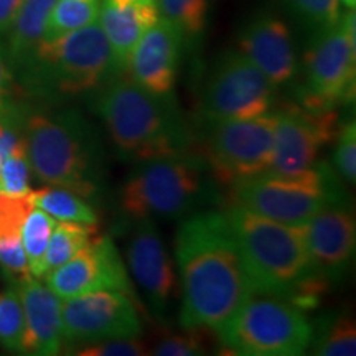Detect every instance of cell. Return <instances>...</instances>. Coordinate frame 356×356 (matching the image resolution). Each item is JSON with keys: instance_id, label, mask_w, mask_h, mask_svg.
I'll use <instances>...</instances> for the list:
<instances>
[{"instance_id": "obj_1", "label": "cell", "mask_w": 356, "mask_h": 356, "mask_svg": "<svg viewBox=\"0 0 356 356\" xmlns=\"http://www.w3.org/2000/svg\"><path fill=\"white\" fill-rule=\"evenodd\" d=\"M181 328L216 332L254 293L225 211L184 218L175 234Z\"/></svg>"}, {"instance_id": "obj_2", "label": "cell", "mask_w": 356, "mask_h": 356, "mask_svg": "<svg viewBox=\"0 0 356 356\" xmlns=\"http://www.w3.org/2000/svg\"><path fill=\"white\" fill-rule=\"evenodd\" d=\"M225 215L254 293L282 297L305 312L322 304L332 284L312 262L302 225H284L233 203Z\"/></svg>"}, {"instance_id": "obj_3", "label": "cell", "mask_w": 356, "mask_h": 356, "mask_svg": "<svg viewBox=\"0 0 356 356\" xmlns=\"http://www.w3.org/2000/svg\"><path fill=\"white\" fill-rule=\"evenodd\" d=\"M24 137L32 173L50 186L99 204L108 163L97 129L78 109H26Z\"/></svg>"}, {"instance_id": "obj_4", "label": "cell", "mask_w": 356, "mask_h": 356, "mask_svg": "<svg viewBox=\"0 0 356 356\" xmlns=\"http://www.w3.org/2000/svg\"><path fill=\"white\" fill-rule=\"evenodd\" d=\"M92 99V109L124 162L140 163L193 152V134L173 95H152L131 79H111Z\"/></svg>"}, {"instance_id": "obj_5", "label": "cell", "mask_w": 356, "mask_h": 356, "mask_svg": "<svg viewBox=\"0 0 356 356\" xmlns=\"http://www.w3.org/2000/svg\"><path fill=\"white\" fill-rule=\"evenodd\" d=\"M13 74L29 97L61 104L95 95L119 73L97 20L61 37L42 40Z\"/></svg>"}, {"instance_id": "obj_6", "label": "cell", "mask_w": 356, "mask_h": 356, "mask_svg": "<svg viewBox=\"0 0 356 356\" xmlns=\"http://www.w3.org/2000/svg\"><path fill=\"white\" fill-rule=\"evenodd\" d=\"M218 184L197 154L136 163L119 193L127 221L184 220L220 200Z\"/></svg>"}, {"instance_id": "obj_7", "label": "cell", "mask_w": 356, "mask_h": 356, "mask_svg": "<svg viewBox=\"0 0 356 356\" xmlns=\"http://www.w3.org/2000/svg\"><path fill=\"white\" fill-rule=\"evenodd\" d=\"M229 203L284 225H304L330 203L346 202L337 172L318 163L296 173L262 172L229 188Z\"/></svg>"}, {"instance_id": "obj_8", "label": "cell", "mask_w": 356, "mask_h": 356, "mask_svg": "<svg viewBox=\"0 0 356 356\" xmlns=\"http://www.w3.org/2000/svg\"><path fill=\"white\" fill-rule=\"evenodd\" d=\"M312 330L305 310L282 297L256 292L215 333L233 355L297 356L309 350Z\"/></svg>"}, {"instance_id": "obj_9", "label": "cell", "mask_w": 356, "mask_h": 356, "mask_svg": "<svg viewBox=\"0 0 356 356\" xmlns=\"http://www.w3.org/2000/svg\"><path fill=\"white\" fill-rule=\"evenodd\" d=\"M193 136V152L203 160L218 186L267 172L273 162L274 113L251 119H203Z\"/></svg>"}, {"instance_id": "obj_10", "label": "cell", "mask_w": 356, "mask_h": 356, "mask_svg": "<svg viewBox=\"0 0 356 356\" xmlns=\"http://www.w3.org/2000/svg\"><path fill=\"white\" fill-rule=\"evenodd\" d=\"M355 71V10L346 8L335 25L314 32L304 55V79L292 101L307 109H337L353 99Z\"/></svg>"}, {"instance_id": "obj_11", "label": "cell", "mask_w": 356, "mask_h": 356, "mask_svg": "<svg viewBox=\"0 0 356 356\" xmlns=\"http://www.w3.org/2000/svg\"><path fill=\"white\" fill-rule=\"evenodd\" d=\"M277 86L238 50L218 58L204 81L202 118L251 119L273 113Z\"/></svg>"}, {"instance_id": "obj_12", "label": "cell", "mask_w": 356, "mask_h": 356, "mask_svg": "<svg viewBox=\"0 0 356 356\" xmlns=\"http://www.w3.org/2000/svg\"><path fill=\"white\" fill-rule=\"evenodd\" d=\"M140 302L127 293L99 291L65 299L61 304V333L63 345L70 348L97 341L136 338L142 335L144 312Z\"/></svg>"}, {"instance_id": "obj_13", "label": "cell", "mask_w": 356, "mask_h": 356, "mask_svg": "<svg viewBox=\"0 0 356 356\" xmlns=\"http://www.w3.org/2000/svg\"><path fill=\"white\" fill-rule=\"evenodd\" d=\"M273 113L275 127L269 172L296 173L314 167L322 147L335 139L340 129L337 109H307L286 101Z\"/></svg>"}, {"instance_id": "obj_14", "label": "cell", "mask_w": 356, "mask_h": 356, "mask_svg": "<svg viewBox=\"0 0 356 356\" xmlns=\"http://www.w3.org/2000/svg\"><path fill=\"white\" fill-rule=\"evenodd\" d=\"M44 279L47 286L63 300L83 293L115 291L140 302L134 292L126 262L111 236L99 234L95 241L78 251L63 266L51 270Z\"/></svg>"}, {"instance_id": "obj_15", "label": "cell", "mask_w": 356, "mask_h": 356, "mask_svg": "<svg viewBox=\"0 0 356 356\" xmlns=\"http://www.w3.org/2000/svg\"><path fill=\"white\" fill-rule=\"evenodd\" d=\"M127 264L155 317L165 318L172 302L180 293V286L170 256L152 220L134 222L127 243Z\"/></svg>"}, {"instance_id": "obj_16", "label": "cell", "mask_w": 356, "mask_h": 356, "mask_svg": "<svg viewBox=\"0 0 356 356\" xmlns=\"http://www.w3.org/2000/svg\"><path fill=\"white\" fill-rule=\"evenodd\" d=\"M314 266L330 284L350 273L356 246L355 216L348 202L330 203L302 225Z\"/></svg>"}, {"instance_id": "obj_17", "label": "cell", "mask_w": 356, "mask_h": 356, "mask_svg": "<svg viewBox=\"0 0 356 356\" xmlns=\"http://www.w3.org/2000/svg\"><path fill=\"white\" fill-rule=\"evenodd\" d=\"M184 38L163 17L155 22L136 43L129 56V79L152 95H173Z\"/></svg>"}, {"instance_id": "obj_18", "label": "cell", "mask_w": 356, "mask_h": 356, "mask_svg": "<svg viewBox=\"0 0 356 356\" xmlns=\"http://www.w3.org/2000/svg\"><path fill=\"white\" fill-rule=\"evenodd\" d=\"M238 51L277 88L292 81L299 70L291 30L270 12L257 13L243 26L238 35Z\"/></svg>"}, {"instance_id": "obj_19", "label": "cell", "mask_w": 356, "mask_h": 356, "mask_svg": "<svg viewBox=\"0 0 356 356\" xmlns=\"http://www.w3.org/2000/svg\"><path fill=\"white\" fill-rule=\"evenodd\" d=\"M17 287L25 315L24 353L58 355L63 350L61 299L37 277L26 279Z\"/></svg>"}, {"instance_id": "obj_20", "label": "cell", "mask_w": 356, "mask_h": 356, "mask_svg": "<svg viewBox=\"0 0 356 356\" xmlns=\"http://www.w3.org/2000/svg\"><path fill=\"white\" fill-rule=\"evenodd\" d=\"M159 19L157 0H101L97 20L109 42L118 73L126 71L136 43Z\"/></svg>"}, {"instance_id": "obj_21", "label": "cell", "mask_w": 356, "mask_h": 356, "mask_svg": "<svg viewBox=\"0 0 356 356\" xmlns=\"http://www.w3.org/2000/svg\"><path fill=\"white\" fill-rule=\"evenodd\" d=\"M58 0H22L10 32L7 33V58L15 73L43 40L44 26Z\"/></svg>"}, {"instance_id": "obj_22", "label": "cell", "mask_w": 356, "mask_h": 356, "mask_svg": "<svg viewBox=\"0 0 356 356\" xmlns=\"http://www.w3.org/2000/svg\"><path fill=\"white\" fill-rule=\"evenodd\" d=\"M310 346L314 355L353 356L356 353V325L348 314H328L312 323Z\"/></svg>"}, {"instance_id": "obj_23", "label": "cell", "mask_w": 356, "mask_h": 356, "mask_svg": "<svg viewBox=\"0 0 356 356\" xmlns=\"http://www.w3.org/2000/svg\"><path fill=\"white\" fill-rule=\"evenodd\" d=\"M99 236L97 225H84V222L61 221L55 225L48 241L47 252L43 259V279L56 267L63 266L66 261L91 244Z\"/></svg>"}, {"instance_id": "obj_24", "label": "cell", "mask_w": 356, "mask_h": 356, "mask_svg": "<svg viewBox=\"0 0 356 356\" xmlns=\"http://www.w3.org/2000/svg\"><path fill=\"white\" fill-rule=\"evenodd\" d=\"M32 198L35 207L42 208L51 218L58 221H74L84 222V225H97L99 216L91 203L73 193V191L60 188V186H50L47 188L32 190Z\"/></svg>"}, {"instance_id": "obj_25", "label": "cell", "mask_w": 356, "mask_h": 356, "mask_svg": "<svg viewBox=\"0 0 356 356\" xmlns=\"http://www.w3.org/2000/svg\"><path fill=\"white\" fill-rule=\"evenodd\" d=\"M160 17L180 32L184 43L191 44L203 37L208 24V0H157Z\"/></svg>"}, {"instance_id": "obj_26", "label": "cell", "mask_w": 356, "mask_h": 356, "mask_svg": "<svg viewBox=\"0 0 356 356\" xmlns=\"http://www.w3.org/2000/svg\"><path fill=\"white\" fill-rule=\"evenodd\" d=\"M101 0H58L44 26L43 40H53L99 19Z\"/></svg>"}, {"instance_id": "obj_27", "label": "cell", "mask_w": 356, "mask_h": 356, "mask_svg": "<svg viewBox=\"0 0 356 356\" xmlns=\"http://www.w3.org/2000/svg\"><path fill=\"white\" fill-rule=\"evenodd\" d=\"M55 225V218L44 213L42 208L35 207L26 216L24 228H22V244H24L30 273L37 279H43L44 252H47L48 241H50Z\"/></svg>"}, {"instance_id": "obj_28", "label": "cell", "mask_w": 356, "mask_h": 356, "mask_svg": "<svg viewBox=\"0 0 356 356\" xmlns=\"http://www.w3.org/2000/svg\"><path fill=\"white\" fill-rule=\"evenodd\" d=\"M25 315L19 287L12 286L0 292V346L24 353Z\"/></svg>"}, {"instance_id": "obj_29", "label": "cell", "mask_w": 356, "mask_h": 356, "mask_svg": "<svg viewBox=\"0 0 356 356\" xmlns=\"http://www.w3.org/2000/svg\"><path fill=\"white\" fill-rule=\"evenodd\" d=\"M32 167L26 155L25 140L12 150L0 167V193L22 197L32 191Z\"/></svg>"}, {"instance_id": "obj_30", "label": "cell", "mask_w": 356, "mask_h": 356, "mask_svg": "<svg viewBox=\"0 0 356 356\" xmlns=\"http://www.w3.org/2000/svg\"><path fill=\"white\" fill-rule=\"evenodd\" d=\"M284 2L314 32L330 29L343 13L340 0H284Z\"/></svg>"}, {"instance_id": "obj_31", "label": "cell", "mask_w": 356, "mask_h": 356, "mask_svg": "<svg viewBox=\"0 0 356 356\" xmlns=\"http://www.w3.org/2000/svg\"><path fill=\"white\" fill-rule=\"evenodd\" d=\"M207 351L204 328H184V332H163L154 355L157 356H198Z\"/></svg>"}, {"instance_id": "obj_32", "label": "cell", "mask_w": 356, "mask_h": 356, "mask_svg": "<svg viewBox=\"0 0 356 356\" xmlns=\"http://www.w3.org/2000/svg\"><path fill=\"white\" fill-rule=\"evenodd\" d=\"M33 208L32 191L29 195H22V197L0 193V239L20 236L26 216Z\"/></svg>"}, {"instance_id": "obj_33", "label": "cell", "mask_w": 356, "mask_h": 356, "mask_svg": "<svg viewBox=\"0 0 356 356\" xmlns=\"http://www.w3.org/2000/svg\"><path fill=\"white\" fill-rule=\"evenodd\" d=\"M337 145L333 152V167L338 175L348 184L356 180V127L350 121L338 129Z\"/></svg>"}, {"instance_id": "obj_34", "label": "cell", "mask_w": 356, "mask_h": 356, "mask_svg": "<svg viewBox=\"0 0 356 356\" xmlns=\"http://www.w3.org/2000/svg\"><path fill=\"white\" fill-rule=\"evenodd\" d=\"M0 267L13 286L33 277L30 273L29 261H26L24 244H22V236L0 239Z\"/></svg>"}, {"instance_id": "obj_35", "label": "cell", "mask_w": 356, "mask_h": 356, "mask_svg": "<svg viewBox=\"0 0 356 356\" xmlns=\"http://www.w3.org/2000/svg\"><path fill=\"white\" fill-rule=\"evenodd\" d=\"M76 355L83 356H142L147 355V346L140 337L118 338V340L97 341L78 348Z\"/></svg>"}, {"instance_id": "obj_36", "label": "cell", "mask_w": 356, "mask_h": 356, "mask_svg": "<svg viewBox=\"0 0 356 356\" xmlns=\"http://www.w3.org/2000/svg\"><path fill=\"white\" fill-rule=\"evenodd\" d=\"M15 74L8 63L6 48L0 42V111H3L12 102H15Z\"/></svg>"}, {"instance_id": "obj_37", "label": "cell", "mask_w": 356, "mask_h": 356, "mask_svg": "<svg viewBox=\"0 0 356 356\" xmlns=\"http://www.w3.org/2000/svg\"><path fill=\"white\" fill-rule=\"evenodd\" d=\"M22 0H0V40L10 32Z\"/></svg>"}, {"instance_id": "obj_38", "label": "cell", "mask_w": 356, "mask_h": 356, "mask_svg": "<svg viewBox=\"0 0 356 356\" xmlns=\"http://www.w3.org/2000/svg\"><path fill=\"white\" fill-rule=\"evenodd\" d=\"M341 3H343V6L348 8V10H355V7H356V0H340Z\"/></svg>"}]
</instances>
